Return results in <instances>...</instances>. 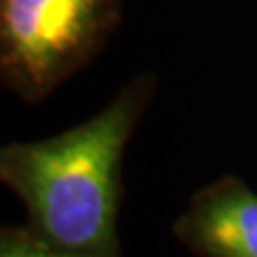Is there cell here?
I'll return each mask as SVG.
<instances>
[{
	"label": "cell",
	"instance_id": "obj_1",
	"mask_svg": "<svg viewBox=\"0 0 257 257\" xmlns=\"http://www.w3.org/2000/svg\"><path fill=\"white\" fill-rule=\"evenodd\" d=\"M155 90L157 77L140 73L86 122L0 150V180L26 208V227L56 246L120 257L122 159Z\"/></svg>",
	"mask_w": 257,
	"mask_h": 257
},
{
	"label": "cell",
	"instance_id": "obj_2",
	"mask_svg": "<svg viewBox=\"0 0 257 257\" xmlns=\"http://www.w3.org/2000/svg\"><path fill=\"white\" fill-rule=\"evenodd\" d=\"M124 0H0V82L41 103L88 67L122 22Z\"/></svg>",
	"mask_w": 257,
	"mask_h": 257
},
{
	"label": "cell",
	"instance_id": "obj_3",
	"mask_svg": "<svg viewBox=\"0 0 257 257\" xmlns=\"http://www.w3.org/2000/svg\"><path fill=\"white\" fill-rule=\"evenodd\" d=\"M174 234L197 257H257V193L223 176L191 197Z\"/></svg>",
	"mask_w": 257,
	"mask_h": 257
},
{
	"label": "cell",
	"instance_id": "obj_4",
	"mask_svg": "<svg viewBox=\"0 0 257 257\" xmlns=\"http://www.w3.org/2000/svg\"><path fill=\"white\" fill-rule=\"evenodd\" d=\"M0 257H96L71 248L56 246L37 236L30 227L5 225L0 229Z\"/></svg>",
	"mask_w": 257,
	"mask_h": 257
}]
</instances>
